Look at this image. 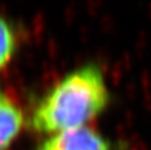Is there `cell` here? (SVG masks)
Masks as SVG:
<instances>
[{"instance_id":"obj_3","label":"cell","mask_w":151,"mask_h":150,"mask_svg":"<svg viewBox=\"0 0 151 150\" xmlns=\"http://www.w3.org/2000/svg\"><path fill=\"white\" fill-rule=\"evenodd\" d=\"M26 124L20 106L0 86V150H9Z\"/></svg>"},{"instance_id":"obj_1","label":"cell","mask_w":151,"mask_h":150,"mask_svg":"<svg viewBox=\"0 0 151 150\" xmlns=\"http://www.w3.org/2000/svg\"><path fill=\"white\" fill-rule=\"evenodd\" d=\"M110 103L111 92L101 66L86 63L64 74L39 98L27 124L34 132L51 136L87 125Z\"/></svg>"},{"instance_id":"obj_4","label":"cell","mask_w":151,"mask_h":150,"mask_svg":"<svg viewBox=\"0 0 151 150\" xmlns=\"http://www.w3.org/2000/svg\"><path fill=\"white\" fill-rule=\"evenodd\" d=\"M19 50V34L13 22L0 15V72L17 56Z\"/></svg>"},{"instance_id":"obj_2","label":"cell","mask_w":151,"mask_h":150,"mask_svg":"<svg viewBox=\"0 0 151 150\" xmlns=\"http://www.w3.org/2000/svg\"><path fill=\"white\" fill-rule=\"evenodd\" d=\"M35 150H117L113 141L88 125L48 136Z\"/></svg>"}]
</instances>
